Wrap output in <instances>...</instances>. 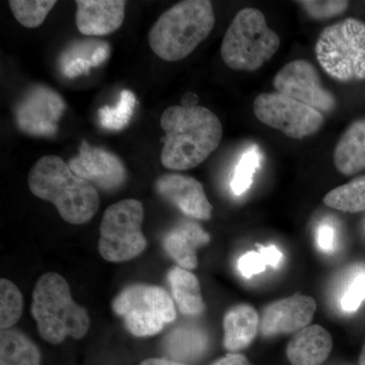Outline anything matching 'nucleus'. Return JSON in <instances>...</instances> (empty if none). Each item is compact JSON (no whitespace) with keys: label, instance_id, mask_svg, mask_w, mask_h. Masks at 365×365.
Masks as SVG:
<instances>
[{"label":"nucleus","instance_id":"obj_5","mask_svg":"<svg viewBox=\"0 0 365 365\" xmlns=\"http://www.w3.org/2000/svg\"><path fill=\"white\" fill-rule=\"evenodd\" d=\"M279 47V36L269 28L263 13L248 7L240 11L228 26L220 53L230 68L255 71L272 58Z\"/></svg>","mask_w":365,"mask_h":365},{"label":"nucleus","instance_id":"obj_34","mask_svg":"<svg viewBox=\"0 0 365 365\" xmlns=\"http://www.w3.org/2000/svg\"><path fill=\"white\" fill-rule=\"evenodd\" d=\"M108 57H109V47L107 45L100 46L91 55V61L93 66H98L103 63Z\"/></svg>","mask_w":365,"mask_h":365},{"label":"nucleus","instance_id":"obj_22","mask_svg":"<svg viewBox=\"0 0 365 365\" xmlns=\"http://www.w3.org/2000/svg\"><path fill=\"white\" fill-rule=\"evenodd\" d=\"M328 207L357 213L365 211V176L355 178L342 186L331 190L324 198Z\"/></svg>","mask_w":365,"mask_h":365},{"label":"nucleus","instance_id":"obj_26","mask_svg":"<svg viewBox=\"0 0 365 365\" xmlns=\"http://www.w3.org/2000/svg\"><path fill=\"white\" fill-rule=\"evenodd\" d=\"M9 7L16 21L28 29H35L44 23L55 4V0H11Z\"/></svg>","mask_w":365,"mask_h":365},{"label":"nucleus","instance_id":"obj_13","mask_svg":"<svg viewBox=\"0 0 365 365\" xmlns=\"http://www.w3.org/2000/svg\"><path fill=\"white\" fill-rule=\"evenodd\" d=\"M317 302L309 295L295 294L277 300L264 309L260 331L265 337L297 333L311 326Z\"/></svg>","mask_w":365,"mask_h":365},{"label":"nucleus","instance_id":"obj_27","mask_svg":"<svg viewBox=\"0 0 365 365\" xmlns=\"http://www.w3.org/2000/svg\"><path fill=\"white\" fill-rule=\"evenodd\" d=\"M23 313V295L14 283L7 279L0 281V328L11 329L18 323Z\"/></svg>","mask_w":365,"mask_h":365},{"label":"nucleus","instance_id":"obj_2","mask_svg":"<svg viewBox=\"0 0 365 365\" xmlns=\"http://www.w3.org/2000/svg\"><path fill=\"white\" fill-rule=\"evenodd\" d=\"M31 192L54 204L60 216L71 225L90 222L100 207V196L91 182L76 176L57 155H46L29 173Z\"/></svg>","mask_w":365,"mask_h":365},{"label":"nucleus","instance_id":"obj_19","mask_svg":"<svg viewBox=\"0 0 365 365\" xmlns=\"http://www.w3.org/2000/svg\"><path fill=\"white\" fill-rule=\"evenodd\" d=\"M336 169L345 176H352L365 170V119L348 127L334 151Z\"/></svg>","mask_w":365,"mask_h":365},{"label":"nucleus","instance_id":"obj_17","mask_svg":"<svg viewBox=\"0 0 365 365\" xmlns=\"http://www.w3.org/2000/svg\"><path fill=\"white\" fill-rule=\"evenodd\" d=\"M333 339L325 328L311 325L295 333L287 348L292 365H322L332 351Z\"/></svg>","mask_w":365,"mask_h":365},{"label":"nucleus","instance_id":"obj_29","mask_svg":"<svg viewBox=\"0 0 365 365\" xmlns=\"http://www.w3.org/2000/svg\"><path fill=\"white\" fill-rule=\"evenodd\" d=\"M299 4L309 16L314 20H327V19L335 18L339 14L344 13L349 6V2L342 0H326V1H318V0H304L299 1Z\"/></svg>","mask_w":365,"mask_h":365},{"label":"nucleus","instance_id":"obj_36","mask_svg":"<svg viewBox=\"0 0 365 365\" xmlns=\"http://www.w3.org/2000/svg\"><path fill=\"white\" fill-rule=\"evenodd\" d=\"M359 365H365V344L362 348L361 353H360Z\"/></svg>","mask_w":365,"mask_h":365},{"label":"nucleus","instance_id":"obj_6","mask_svg":"<svg viewBox=\"0 0 365 365\" xmlns=\"http://www.w3.org/2000/svg\"><path fill=\"white\" fill-rule=\"evenodd\" d=\"M319 66L334 79L350 83L365 79V24L346 19L327 26L317 41Z\"/></svg>","mask_w":365,"mask_h":365},{"label":"nucleus","instance_id":"obj_4","mask_svg":"<svg viewBox=\"0 0 365 365\" xmlns=\"http://www.w3.org/2000/svg\"><path fill=\"white\" fill-rule=\"evenodd\" d=\"M31 311L41 337L51 344L63 342L67 336L81 339L90 329L88 312L74 302L68 283L55 272L37 281Z\"/></svg>","mask_w":365,"mask_h":365},{"label":"nucleus","instance_id":"obj_20","mask_svg":"<svg viewBox=\"0 0 365 365\" xmlns=\"http://www.w3.org/2000/svg\"><path fill=\"white\" fill-rule=\"evenodd\" d=\"M173 297L182 314L198 316L205 309L198 278L186 269L174 267L168 274Z\"/></svg>","mask_w":365,"mask_h":365},{"label":"nucleus","instance_id":"obj_3","mask_svg":"<svg viewBox=\"0 0 365 365\" xmlns=\"http://www.w3.org/2000/svg\"><path fill=\"white\" fill-rule=\"evenodd\" d=\"M215 24L210 1L184 0L158 18L148 33V43L160 58L180 61L208 37Z\"/></svg>","mask_w":365,"mask_h":365},{"label":"nucleus","instance_id":"obj_11","mask_svg":"<svg viewBox=\"0 0 365 365\" xmlns=\"http://www.w3.org/2000/svg\"><path fill=\"white\" fill-rule=\"evenodd\" d=\"M66 111V103L56 91L47 86L33 88L19 103L16 121L19 129L28 135L52 137Z\"/></svg>","mask_w":365,"mask_h":365},{"label":"nucleus","instance_id":"obj_1","mask_svg":"<svg viewBox=\"0 0 365 365\" xmlns=\"http://www.w3.org/2000/svg\"><path fill=\"white\" fill-rule=\"evenodd\" d=\"M160 126L165 132L160 160L169 170L198 167L222 143V122L200 106L168 108L160 118Z\"/></svg>","mask_w":365,"mask_h":365},{"label":"nucleus","instance_id":"obj_32","mask_svg":"<svg viewBox=\"0 0 365 365\" xmlns=\"http://www.w3.org/2000/svg\"><path fill=\"white\" fill-rule=\"evenodd\" d=\"M93 66L91 60L83 58H76L67 62L66 66L63 67L64 74L67 78H73L81 74L86 73L90 71Z\"/></svg>","mask_w":365,"mask_h":365},{"label":"nucleus","instance_id":"obj_35","mask_svg":"<svg viewBox=\"0 0 365 365\" xmlns=\"http://www.w3.org/2000/svg\"><path fill=\"white\" fill-rule=\"evenodd\" d=\"M140 365H185L180 362L165 359H150L144 360Z\"/></svg>","mask_w":365,"mask_h":365},{"label":"nucleus","instance_id":"obj_25","mask_svg":"<svg viewBox=\"0 0 365 365\" xmlns=\"http://www.w3.org/2000/svg\"><path fill=\"white\" fill-rule=\"evenodd\" d=\"M135 105L136 98L134 93L130 91H122L116 107L105 106L98 110L101 125L108 130H122L130 122Z\"/></svg>","mask_w":365,"mask_h":365},{"label":"nucleus","instance_id":"obj_14","mask_svg":"<svg viewBox=\"0 0 365 365\" xmlns=\"http://www.w3.org/2000/svg\"><path fill=\"white\" fill-rule=\"evenodd\" d=\"M158 193L189 217L210 220L213 207L202 185L194 178L181 174H165L155 182Z\"/></svg>","mask_w":365,"mask_h":365},{"label":"nucleus","instance_id":"obj_10","mask_svg":"<svg viewBox=\"0 0 365 365\" xmlns=\"http://www.w3.org/2000/svg\"><path fill=\"white\" fill-rule=\"evenodd\" d=\"M273 86L276 93L314 108L322 114L333 112L337 105L333 93L322 85L317 69L307 60L285 64L276 73Z\"/></svg>","mask_w":365,"mask_h":365},{"label":"nucleus","instance_id":"obj_33","mask_svg":"<svg viewBox=\"0 0 365 365\" xmlns=\"http://www.w3.org/2000/svg\"><path fill=\"white\" fill-rule=\"evenodd\" d=\"M211 365H252L248 361V359L241 354H234L230 353L227 356L222 357V359H218L215 364Z\"/></svg>","mask_w":365,"mask_h":365},{"label":"nucleus","instance_id":"obj_24","mask_svg":"<svg viewBox=\"0 0 365 365\" xmlns=\"http://www.w3.org/2000/svg\"><path fill=\"white\" fill-rule=\"evenodd\" d=\"M257 251H249L242 255L237 262L240 272L247 279L265 272L269 267L277 269L282 262L283 255L275 246L257 245Z\"/></svg>","mask_w":365,"mask_h":365},{"label":"nucleus","instance_id":"obj_28","mask_svg":"<svg viewBox=\"0 0 365 365\" xmlns=\"http://www.w3.org/2000/svg\"><path fill=\"white\" fill-rule=\"evenodd\" d=\"M261 153L258 146L254 145L242 155L234 170L232 186V192L237 196L246 193L253 185L254 176L260 167Z\"/></svg>","mask_w":365,"mask_h":365},{"label":"nucleus","instance_id":"obj_9","mask_svg":"<svg viewBox=\"0 0 365 365\" xmlns=\"http://www.w3.org/2000/svg\"><path fill=\"white\" fill-rule=\"evenodd\" d=\"M253 110L262 123L294 139L313 135L324 123L321 112L279 93H261L255 98Z\"/></svg>","mask_w":365,"mask_h":365},{"label":"nucleus","instance_id":"obj_12","mask_svg":"<svg viewBox=\"0 0 365 365\" xmlns=\"http://www.w3.org/2000/svg\"><path fill=\"white\" fill-rule=\"evenodd\" d=\"M68 165L76 176L105 191L119 189L126 181L122 160L111 151L91 148L86 141H83L78 157L71 158Z\"/></svg>","mask_w":365,"mask_h":365},{"label":"nucleus","instance_id":"obj_15","mask_svg":"<svg viewBox=\"0 0 365 365\" xmlns=\"http://www.w3.org/2000/svg\"><path fill=\"white\" fill-rule=\"evenodd\" d=\"M123 0H78L76 24L86 36H106L114 33L123 24Z\"/></svg>","mask_w":365,"mask_h":365},{"label":"nucleus","instance_id":"obj_8","mask_svg":"<svg viewBox=\"0 0 365 365\" xmlns=\"http://www.w3.org/2000/svg\"><path fill=\"white\" fill-rule=\"evenodd\" d=\"M143 217V203L136 199H125L106 209L100 227L101 256L121 263L143 253L148 245L141 228Z\"/></svg>","mask_w":365,"mask_h":365},{"label":"nucleus","instance_id":"obj_23","mask_svg":"<svg viewBox=\"0 0 365 365\" xmlns=\"http://www.w3.org/2000/svg\"><path fill=\"white\" fill-rule=\"evenodd\" d=\"M207 345L205 336L195 329H177L165 340V349L172 357L191 359L198 356Z\"/></svg>","mask_w":365,"mask_h":365},{"label":"nucleus","instance_id":"obj_31","mask_svg":"<svg viewBox=\"0 0 365 365\" xmlns=\"http://www.w3.org/2000/svg\"><path fill=\"white\" fill-rule=\"evenodd\" d=\"M335 244V232L330 225H323L318 230V245L322 251L330 253Z\"/></svg>","mask_w":365,"mask_h":365},{"label":"nucleus","instance_id":"obj_16","mask_svg":"<svg viewBox=\"0 0 365 365\" xmlns=\"http://www.w3.org/2000/svg\"><path fill=\"white\" fill-rule=\"evenodd\" d=\"M210 242V237L200 225L182 222L170 230L163 239V248L179 267L192 270L198 265L197 249Z\"/></svg>","mask_w":365,"mask_h":365},{"label":"nucleus","instance_id":"obj_18","mask_svg":"<svg viewBox=\"0 0 365 365\" xmlns=\"http://www.w3.org/2000/svg\"><path fill=\"white\" fill-rule=\"evenodd\" d=\"M260 330V317L250 304H237L223 318V345L230 352L245 349Z\"/></svg>","mask_w":365,"mask_h":365},{"label":"nucleus","instance_id":"obj_30","mask_svg":"<svg viewBox=\"0 0 365 365\" xmlns=\"http://www.w3.org/2000/svg\"><path fill=\"white\" fill-rule=\"evenodd\" d=\"M365 302V273H360L350 283L341 299V307L346 313H355Z\"/></svg>","mask_w":365,"mask_h":365},{"label":"nucleus","instance_id":"obj_21","mask_svg":"<svg viewBox=\"0 0 365 365\" xmlns=\"http://www.w3.org/2000/svg\"><path fill=\"white\" fill-rule=\"evenodd\" d=\"M37 346L16 329L1 330L0 365H40Z\"/></svg>","mask_w":365,"mask_h":365},{"label":"nucleus","instance_id":"obj_7","mask_svg":"<svg viewBox=\"0 0 365 365\" xmlns=\"http://www.w3.org/2000/svg\"><path fill=\"white\" fill-rule=\"evenodd\" d=\"M112 309L136 337L157 335L177 317L170 295L155 285L133 284L125 288L113 300Z\"/></svg>","mask_w":365,"mask_h":365}]
</instances>
